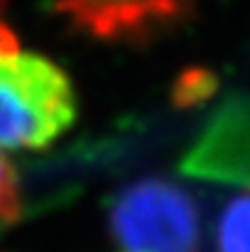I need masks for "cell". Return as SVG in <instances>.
I'll return each instance as SVG.
<instances>
[{
  "mask_svg": "<svg viewBox=\"0 0 250 252\" xmlns=\"http://www.w3.org/2000/svg\"><path fill=\"white\" fill-rule=\"evenodd\" d=\"M218 252H250V191L231 198L216 220Z\"/></svg>",
  "mask_w": 250,
  "mask_h": 252,
  "instance_id": "cell-5",
  "label": "cell"
},
{
  "mask_svg": "<svg viewBox=\"0 0 250 252\" xmlns=\"http://www.w3.org/2000/svg\"><path fill=\"white\" fill-rule=\"evenodd\" d=\"M108 228L123 252H196L201 240L194 198L165 179L125 186L108 206Z\"/></svg>",
  "mask_w": 250,
  "mask_h": 252,
  "instance_id": "cell-2",
  "label": "cell"
},
{
  "mask_svg": "<svg viewBox=\"0 0 250 252\" xmlns=\"http://www.w3.org/2000/svg\"><path fill=\"white\" fill-rule=\"evenodd\" d=\"M181 169L191 176L250 189V105L233 103L221 110L189 150Z\"/></svg>",
  "mask_w": 250,
  "mask_h": 252,
  "instance_id": "cell-4",
  "label": "cell"
},
{
  "mask_svg": "<svg viewBox=\"0 0 250 252\" xmlns=\"http://www.w3.org/2000/svg\"><path fill=\"white\" fill-rule=\"evenodd\" d=\"M22 216V193L15 167L0 152V228L17 223Z\"/></svg>",
  "mask_w": 250,
  "mask_h": 252,
  "instance_id": "cell-6",
  "label": "cell"
},
{
  "mask_svg": "<svg viewBox=\"0 0 250 252\" xmlns=\"http://www.w3.org/2000/svg\"><path fill=\"white\" fill-rule=\"evenodd\" d=\"M76 118V95L67 71L27 49L0 0V152L42 150Z\"/></svg>",
  "mask_w": 250,
  "mask_h": 252,
  "instance_id": "cell-1",
  "label": "cell"
},
{
  "mask_svg": "<svg viewBox=\"0 0 250 252\" xmlns=\"http://www.w3.org/2000/svg\"><path fill=\"white\" fill-rule=\"evenodd\" d=\"M196 0H57V10L86 34L108 42L143 39L181 22Z\"/></svg>",
  "mask_w": 250,
  "mask_h": 252,
  "instance_id": "cell-3",
  "label": "cell"
}]
</instances>
